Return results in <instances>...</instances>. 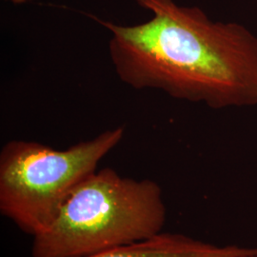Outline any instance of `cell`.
I'll list each match as a JSON object with an SVG mask.
<instances>
[{"label": "cell", "instance_id": "52a82bcc", "mask_svg": "<svg viewBox=\"0 0 257 257\" xmlns=\"http://www.w3.org/2000/svg\"><path fill=\"white\" fill-rule=\"evenodd\" d=\"M255 1H257V0H255Z\"/></svg>", "mask_w": 257, "mask_h": 257}, {"label": "cell", "instance_id": "6da1fadb", "mask_svg": "<svg viewBox=\"0 0 257 257\" xmlns=\"http://www.w3.org/2000/svg\"><path fill=\"white\" fill-rule=\"evenodd\" d=\"M152 18L136 25L96 20L110 33L120 80L214 110L257 105V37L236 22L212 21L175 0H136Z\"/></svg>", "mask_w": 257, "mask_h": 257}, {"label": "cell", "instance_id": "7a4b0ae2", "mask_svg": "<svg viewBox=\"0 0 257 257\" xmlns=\"http://www.w3.org/2000/svg\"><path fill=\"white\" fill-rule=\"evenodd\" d=\"M165 221L158 184L106 168L84 180L53 224L34 237L32 256H89L153 237Z\"/></svg>", "mask_w": 257, "mask_h": 257}, {"label": "cell", "instance_id": "8992f818", "mask_svg": "<svg viewBox=\"0 0 257 257\" xmlns=\"http://www.w3.org/2000/svg\"><path fill=\"white\" fill-rule=\"evenodd\" d=\"M239 257H257L256 254H250V255H245V256H239Z\"/></svg>", "mask_w": 257, "mask_h": 257}, {"label": "cell", "instance_id": "5b68a950", "mask_svg": "<svg viewBox=\"0 0 257 257\" xmlns=\"http://www.w3.org/2000/svg\"><path fill=\"white\" fill-rule=\"evenodd\" d=\"M5 1H8L13 4H24V3H27L32 0H5Z\"/></svg>", "mask_w": 257, "mask_h": 257}, {"label": "cell", "instance_id": "3957f363", "mask_svg": "<svg viewBox=\"0 0 257 257\" xmlns=\"http://www.w3.org/2000/svg\"><path fill=\"white\" fill-rule=\"evenodd\" d=\"M124 135L122 126L109 128L64 150L37 141L7 142L0 152L1 213L33 237L44 232Z\"/></svg>", "mask_w": 257, "mask_h": 257}, {"label": "cell", "instance_id": "277c9868", "mask_svg": "<svg viewBox=\"0 0 257 257\" xmlns=\"http://www.w3.org/2000/svg\"><path fill=\"white\" fill-rule=\"evenodd\" d=\"M256 253L257 248L218 247L182 234L160 232L150 238L85 257H239Z\"/></svg>", "mask_w": 257, "mask_h": 257}]
</instances>
